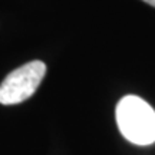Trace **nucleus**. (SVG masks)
<instances>
[{"label": "nucleus", "instance_id": "f257e3e1", "mask_svg": "<svg viewBox=\"0 0 155 155\" xmlns=\"http://www.w3.org/2000/svg\"><path fill=\"white\" fill-rule=\"evenodd\" d=\"M116 124L122 137L135 145L155 142L154 108L135 95L124 96L116 105Z\"/></svg>", "mask_w": 155, "mask_h": 155}, {"label": "nucleus", "instance_id": "f03ea898", "mask_svg": "<svg viewBox=\"0 0 155 155\" xmlns=\"http://www.w3.org/2000/svg\"><path fill=\"white\" fill-rule=\"evenodd\" d=\"M46 73V65L40 61H32L15 69L0 85V104L16 105L25 102L36 92Z\"/></svg>", "mask_w": 155, "mask_h": 155}, {"label": "nucleus", "instance_id": "7ed1b4c3", "mask_svg": "<svg viewBox=\"0 0 155 155\" xmlns=\"http://www.w3.org/2000/svg\"><path fill=\"white\" fill-rule=\"evenodd\" d=\"M145 3H148V5H151L152 7H155V0H144Z\"/></svg>", "mask_w": 155, "mask_h": 155}]
</instances>
